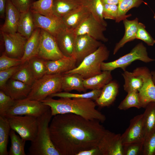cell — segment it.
<instances>
[{
  "label": "cell",
  "instance_id": "cell-19",
  "mask_svg": "<svg viewBox=\"0 0 155 155\" xmlns=\"http://www.w3.org/2000/svg\"><path fill=\"white\" fill-rule=\"evenodd\" d=\"M20 13L10 0H7L5 9V21L1 27V32L8 33L17 32Z\"/></svg>",
  "mask_w": 155,
  "mask_h": 155
},
{
  "label": "cell",
  "instance_id": "cell-29",
  "mask_svg": "<svg viewBox=\"0 0 155 155\" xmlns=\"http://www.w3.org/2000/svg\"><path fill=\"white\" fill-rule=\"evenodd\" d=\"M124 80L123 88L127 93L136 91L139 92L143 85L142 79L139 75L133 72H130L126 70L122 73Z\"/></svg>",
  "mask_w": 155,
  "mask_h": 155
},
{
  "label": "cell",
  "instance_id": "cell-2",
  "mask_svg": "<svg viewBox=\"0 0 155 155\" xmlns=\"http://www.w3.org/2000/svg\"><path fill=\"white\" fill-rule=\"evenodd\" d=\"M40 102L49 106L53 116L71 113L101 123L106 119L105 115L96 109V102L91 99L68 98L55 99L49 96Z\"/></svg>",
  "mask_w": 155,
  "mask_h": 155
},
{
  "label": "cell",
  "instance_id": "cell-23",
  "mask_svg": "<svg viewBox=\"0 0 155 155\" xmlns=\"http://www.w3.org/2000/svg\"><path fill=\"white\" fill-rule=\"evenodd\" d=\"M123 21L125 27V33L122 38L115 44L113 51L114 55L126 43L136 39V34L139 23L138 18H136L131 20L126 18Z\"/></svg>",
  "mask_w": 155,
  "mask_h": 155
},
{
  "label": "cell",
  "instance_id": "cell-35",
  "mask_svg": "<svg viewBox=\"0 0 155 155\" xmlns=\"http://www.w3.org/2000/svg\"><path fill=\"white\" fill-rule=\"evenodd\" d=\"M11 78L19 81L31 86L36 80L27 61L21 65L20 69Z\"/></svg>",
  "mask_w": 155,
  "mask_h": 155
},
{
  "label": "cell",
  "instance_id": "cell-44",
  "mask_svg": "<svg viewBox=\"0 0 155 155\" xmlns=\"http://www.w3.org/2000/svg\"><path fill=\"white\" fill-rule=\"evenodd\" d=\"M143 155H155V130L145 139Z\"/></svg>",
  "mask_w": 155,
  "mask_h": 155
},
{
  "label": "cell",
  "instance_id": "cell-3",
  "mask_svg": "<svg viewBox=\"0 0 155 155\" xmlns=\"http://www.w3.org/2000/svg\"><path fill=\"white\" fill-rule=\"evenodd\" d=\"M53 115L50 108L37 118L38 128L36 136L28 149L30 155H60L51 140L49 125Z\"/></svg>",
  "mask_w": 155,
  "mask_h": 155
},
{
  "label": "cell",
  "instance_id": "cell-10",
  "mask_svg": "<svg viewBox=\"0 0 155 155\" xmlns=\"http://www.w3.org/2000/svg\"><path fill=\"white\" fill-rule=\"evenodd\" d=\"M37 56L47 61L56 60L64 56L59 48L55 37L42 29Z\"/></svg>",
  "mask_w": 155,
  "mask_h": 155
},
{
  "label": "cell",
  "instance_id": "cell-8",
  "mask_svg": "<svg viewBox=\"0 0 155 155\" xmlns=\"http://www.w3.org/2000/svg\"><path fill=\"white\" fill-rule=\"evenodd\" d=\"M50 107L40 101L26 98L16 100L6 115H30L38 117L45 113Z\"/></svg>",
  "mask_w": 155,
  "mask_h": 155
},
{
  "label": "cell",
  "instance_id": "cell-39",
  "mask_svg": "<svg viewBox=\"0 0 155 155\" xmlns=\"http://www.w3.org/2000/svg\"><path fill=\"white\" fill-rule=\"evenodd\" d=\"M132 107L138 109L142 108L138 92H128L125 98L119 105L118 108L121 110H126Z\"/></svg>",
  "mask_w": 155,
  "mask_h": 155
},
{
  "label": "cell",
  "instance_id": "cell-15",
  "mask_svg": "<svg viewBox=\"0 0 155 155\" xmlns=\"http://www.w3.org/2000/svg\"><path fill=\"white\" fill-rule=\"evenodd\" d=\"M32 11L36 28L43 29L55 37L66 28L61 18L54 16H47Z\"/></svg>",
  "mask_w": 155,
  "mask_h": 155
},
{
  "label": "cell",
  "instance_id": "cell-33",
  "mask_svg": "<svg viewBox=\"0 0 155 155\" xmlns=\"http://www.w3.org/2000/svg\"><path fill=\"white\" fill-rule=\"evenodd\" d=\"M83 5L88 8L91 14L99 23L107 27V23L102 15L103 6L101 0H83Z\"/></svg>",
  "mask_w": 155,
  "mask_h": 155
},
{
  "label": "cell",
  "instance_id": "cell-5",
  "mask_svg": "<svg viewBox=\"0 0 155 155\" xmlns=\"http://www.w3.org/2000/svg\"><path fill=\"white\" fill-rule=\"evenodd\" d=\"M62 74H46L36 80L26 98L40 101L51 95L62 91Z\"/></svg>",
  "mask_w": 155,
  "mask_h": 155
},
{
  "label": "cell",
  "instance_id": "cell-45",
  "mask_svg": "<svg viewBox=\"0 0 155 155\" xmlns=\"http://www.w3.org/2000/svg\"><path fill=\"white\" fill-rule=\"evenodd\" d=\"M22 65L0 71V90H3L7 82L20 69Z\"/></svg>",
  "mask_w": 155,
  "mask_h": 155
},
{
  "label": "cell",
  "instance_id": "cell-22",
  "mask_svg": "<svg viewBox=\"0 0 155 155\" xmlns=\"http://www.w3.org/2000/svg\"><path fill=\"white\" fill-rule=\"evenodd\" d=\"M119 85L115 81L112 80L102 89L101 94L95 101L100 107L108 106L115 101L118 94Z\"/></svg>",
  "mask_w": 155,
  "mask_h": 155
},
{
  "label": "cell",
  "instance_id": "cell-13",
  "mask_svg": "<svg viewBox=\"0 0 155 155\" xmlns=\"http://www.w3.org/2000/svg\"><path fill=\"white\" fill-rule=\"evenodd\" d=\"M106 27L99 23L91 14L74 31L76 36L87 34L97 40L105 42L108 40L104 34Z\"/></svg>",
  "mask_w": 155,
  "mask_h": 155
},
{
  "label": "cell",
  "instance_id": "cell-34",
  "mask_svg": "<svg viewBox=\"0 0 155 155\" xmlns=\"http://www.w3.org/2000/svg\"><path fill=\"white\" fill-rule=\"evenodd\" d=\"M15 131L11 129L9 137L11 141V145L8 152L9 155H26L25 151V140L19 135H17Z\"/></svg>",
  "mask_w": 155,
  "mask_h": 155
},
{
  "label": "cell",
  "instance_id": "cell-26",
  "mask_svg": "<svg viewBox=\"0 0 155 155\" xmlns=\"http://www.w3.org/2000/svg\"><path fill=\"white\" fill-rule=\"evenodd\" d=\"M83 0H54L53 15L61 18L72 10L83 5Z\"/></svg>",
  "mask_w": 155,
  "mask_h": 155
},
{
  "label": "cell",
  "instance_id": "cell-50",
  "mask_svg": "<svg viewBox=\"0 0 155 155\" xmlns=\"http://www.w3.org/2000/svg\"><path fill=\"white\" fill-rule=\"evenodd\" d=\"M102 4L106 3L117 5L119 3V0H101Z\"/></svg>",
  "mask_w": 155,
  "mask_h": 155
},
{
  "label": "cell",
  "instance_id": "cell-31",
  "mask_svg": "<svg viewBox=\"0 0 155 155\" xmlns=\"http://www.w3.org/2000/svg\"><path fill=\"white\" fill-rule=\"evenodd\" d=\"M145 108L143 114L145 138L155 130V102H150Z\"/></svg>",
  "mask_w": 155,
  "mask_h": 155
},
{
  "label": "cell",
  "instance_id": "cell-42",
  "mask_svg": "<svg viewBox=\"0 0 155 155\" xmlns=\"http://www.w3.org/2000/svg\"><path fill=\"white\" fill-rule=\"evenodd\" d=\"M16 100L0 90V116L5 117L8 111L14 104Z\"/></svg>",
  "mask_w": 155,
  "mask_h": 155
},
{
  "label": "cell",
  "instance_id": "cell-40",
  "mask_svg": "<svg viewBox=\"0 0 155 155\" xmlns=\"http://www.w3.org/2000/svg\"><path fill=\"white\" fill-rule=\"evenodd\" d=\"M144 142H133L123 144V155H142Z\"/></svg>",
  "mask_w": 155,
  "mask_h": 155
},
{
  "label": "cell",
  "instance_id": "cell-30",
  "mask_svg": "<svg viewBox=\"0 0 155 155\" xmlns=\"http://www.w3.org/2000/svg\"><path fill=\"white\" fill-rule=\"evenodd\" d=\"M144 2L143 0H119L118 13L115 20L116 23H119L124 19L131 16L127 13L131 9L138 7Z\"/></svg>",
  "mask_w": 155,
  "mask_h": 155
},
{
  "label": "cell",
  "instance_id": "cell-48",
  "mask_svg": "<svg viewBox=\"0 0 155 155\" xmlns=\"http://www.w3.org/2000/svg\"><path fill=\"white\" fill-rule=\"evenodd\" d=\"M77 155H102L101 151L98 147L83 151Z\"/></svg>",
  "mask_w": 155,
  "mask_h": 155
},
{
  "label": "cell",
  "instance_id": "cell-27",
  "mask_svg": "<svg viewBox=\"0 0 155 155\" xmlns=\"http://www.w3.org/2000/svg\"><path fill=\"white\" fill-rule=\"evenodd\" d=\"M111 71H102L98 74L84 79V85L86 89H101L112 80Z\"/></svg>",
  "mask_w": 155,
  "mask_h": 155
},
{
  "label": "cell",
  "instance_id": "cell-20",
  "mask_svg": "<svg viewBox=\"0 0 155 155\" xmlns=\"http://www.w3.org/2000/svg\"><path fill=\"white\" fill-rule=\"evenodd\" d=\"M91 14L88 8L82 5L70 11L61 18L67 28L74 30Z\"/></svg>",
  "mask_w": 155,
  "mask_h": 155
},
{
  "label": "cell",
  "instance_id": "cell-24",
  "mask_svg": "<svg viewBox=\"0 0 155 155\" xmlns=\"http://www.w3.org/2000/svg\"><path fill=\"white\" fill-rule=\"evenodd\" d=\"M84 80L82 77L78 73L63 74L62 90L67 92L72 90H75L80 92H85L87 89L84 87Z\"/></svg>",
  "mask_w": 155,
  "mask_h": 155
},
{
  "label": "cell",
  "instance_id": "cell-41",
  "mask_svg": "<svg viewBox=\"0 0 155 155\" xmlns=\"http://www.w3.org/2000/svg\"><path fill=\"white\" fill-rule=\"evenodd\" d=\"M136 39L141 40L149 46H153L155 44V40L146 30L145 25L140 22L138 24Z\"/></svg>",
  "mask_w": 155,
  "mask_h": 155
},
{
  "label": "cell",
  "instance_id": "cell-32",
  "mask_svg": "<svg viewBox=\"0 0 155 155\" xmlns=\"http://www.w3.org/2000/svg\"><path fill=\"white\" fill-rule=\"evenodd\" d=\"M11 128L5 117L0 116V155H8L7 146Z\"/></svg>",
  "mask_w": 155,
  "mask_h": 155
},
{
  "label": "cell",
  "instance_id": "cell-38",
  "mask_svg": "<svg viewBox=\"0 0 155 155\" xmlns=\"http://www.w3.org/2000/svg\"><path fill=\"white\" fill-rule=\"evenodd\" d=\"M54 0H38L35 1L31 5L30 9L33 12L41 15L52 17Z\"/></svg>",
  "mask_w": 155,
  "mask_h": 155
},
{
  "label": "cell",
  "instance_id": "cell-14",
  "mask_svg": "<svg viewBox=\"0 0 155 155\" xmlns=\"http://www.w3.org/2000/svg\"><path fill=\"white\" fill-rule=\"evenodd\" d=\"M123 145L144 141L145 129L143 114L137 115L130 121L129 127L121 135Z\"/></svg>",
  "mask_w": 155,
  "mask_h": 155
},
{
  "label": "cell",
  "instance_id": "cell-28",
  "mask_svg": "<svg viewBox=\"0 0 155 155\" xmlns=\"http://www.w3.org/2000/svg\"><path fill=\"white\" fill-rule=\"evenodd\" d=\"M35 28L31 10L21 13L17 32L28 39Z\"/></svg>",
  "mask_w": 155,
  "mask_h": 155
},
{
  "label": "cell",
  "instance_id": "cell-16",
  "mask_svg": "<svg viewBox=\"0 0 155 155\" xmlns=\"http://www.w3.org/2000/svg\"><path fill=\"white\" fill-rule=\"evenodd\" d=\"M98 147L102 155H123L121 135L119 133L116 134L108 130Z\"/></svg>",
  "mask_w": 155,
  "mask_h": 155
},
{
  "label": "cell",
  "instance_id": "cell-37",
  "mask_svg": "<svg viewBox=\"0 0 155 155\" xmlns=\"http://www.w3.org/2000/svg\"><path fill=\"white\" fill-rule=\"evenodd\" d=\"M45 61V60L36 56L27 61L36 80L46 74Z\"/></svg>",
  "mask_w": 155,
  "mask_h": 155
},
{
  "label": "cell",
  "instance_id": "cell-18",
  "mask_svg": "<svg viewBox=\"0 0 155 155\" xmlns=\"http://www.w3.org/2000/svg\"><path fill=\"white\" fill-rule=\"evenodd\" d=\"M76 36L73 30L66 28L55 36L59 48L64 56H73Z\"/></svg>",
  "mask_w": 155,
  "mask_h": 155
},
{
  "label": "cell",
  "instance_id": "cell-6",
  "mask_svg": "<svg viewBox=\"0 0 155 155\" xmlns=\"http://www.w3.org/2000/svg\"><path fill=\"white\" fill-rule=\"evenodd\" d=\"M137 60L145 63L155 61V59L150 58L148 56L146 48L142 42L136 44L129 53L116 60L108 62H102L101 70L102 71H112L116 69L120 68L124 71L132 62Z\"/></svg>",
  "mask_w": 155,
  "mask_h": 155
},
{
  "label": "cell",
  "instance_id": "cell-49",
  "mask_svg": "<svg viewBox=\"0 0 155 155\" xmlns=\"http://www.w3.org/2000/svg\"><path fill=\"white\" fill-rule=\"evenodd\" d=\"M7 0H0V17L5 18V9L6 3Z\"/></svg>",
  "mask_w": 155,
  "mask_h": 155
},
{
  "label": "cell",
  "instance_id": "cell-21",
  "mask_svg": "<svg viewBox=\"0 0 155 155\" xmlns=\"http://www.w3.org/2000/svg\"><path fill=\"white\" fill-rule=\"evenodd\" d=\"M32 86L19 81L10 78L7 82L3 90L15 100L27 98L31 89Z\"/></svg>",
  "mask_w": 155,
  "mask_h": 155
},
{
  "label": "cell",
  "instance_id": "cell-11",
  "mask_svg": "<svg viewBox=\"0 0 155 155\" xmlns=\"http://www.w3.org/2000/svg\"><path fill=\"white\" fill-rule=\"evenodd\" d=\"M103 44L101 41L87 34L76 36L73 56L76 60L77 64L79 65L86 57L95 51Z\"/></svg>",
  "mask_w": 155,
  "mask_h": 155
},
{
  "label": "cell",
  "instance_id": "cell-36",
  "mask_svg": "<svg viewBox=\"0 0 155 155\" xmlns=\"http://www.w3.org/2000/svg\"><path fill=\"white\" fill-rule=\"evenodd\" d=\"M101 89H95L84 93L76 94L67 92H59L51 95L49 96L52 98H68L91 99L95 101L98 98L101 92Z\"/></svg>",
  "mask_w": 155,
  "mask_h": 155
},
{
  "label": "cell",
  "instance_id": "cell-17",
  "mask_svg": "<svg viewBox=\"0 0 155 155\" xmlns=\"http://www.w3.org/2000/svg\"><path fill=\"white\" fill-rule=\"evenodd\" d=\"M46 74H63L75 68L77 61L73 56L63 57L54 60H46Z\"/></svg>",
  "mask_w": 155,
  "mask_h": 155
},
{
  "label": "cell",
  "instance_id": "cell-9",
  "mask_svg": "<svg viewBox=\"0 0 155 155\" xmlns=\"http://www.w3.org/2000/svg\"><path fill=\"white\" fill-rule=\"evenodd\" d=\"M133 72L143 80V86L138 93L142 108H145L150 102H155V84L151 71L147 67L143 66L136 68Z\"/></svg>",
  "mask_w": 155,
  "mask_h": 155
},
{
  "label": "cell",
  "instance_id": "cell-43",
  "mask_svg": "<svg viewBox=\"0 0 155 155\" xmlns=\"http://www.w3.org/2000/svg\"><path fill=\"white\" fill-rule=\"evenodd\" d=\"M23 64L21 59L9 57L4 53L0 57V71L19 65Z\"/></svg>",
  "mask_w": 155,
  "mask_h": 155
},
{
  "label": "cell",
  "instance_id": "cell-12",
  "mask_svg": "<svg viewBox=\"0 0 155 155\" xmlns=\"http://www.w3.org/2000/svg\"><path fill=\"white\" fill-rule=\"evenodd\" d=\"M1 33L4 44V53L9 57L21 59L27 39L17 32L13 33L1 32Z\"/></svg>",
  "mask_w": 155,
  "mask_h": 155
},
{
  "label": "cell",
  "instance_id": "cell-1",
  "mask_svg": "<svg viewBox=\"0 0 155 155\" xmlns=\"http://www.w3.org/2000/svg\"><path fill=\"white\" fill-rule=\"evenodd\" d=\"M100 122L73 113L56 115L49 125L51 140L60 155H77L98 147L108 130Z\"/></svg>",
  "mask_w": 155,
  "mask_h": 155
},
{
  "label": "cell",
  "instance_id": "cell-47",
  "mask_svg": "<svg viewBox=\"0 0 155 155\" xmlns=\"http://www.w3.org/2000/svg\"><path fill=\"white\" fill-rule=\"evenodd\" d=\"M14 6L20 13L28 11L34 0H10Z\"/></svg>",
  "mask_w": 155,
  "mask_h": 155
},
{
  "label": "cell",
  "instance_id": "cell-46",
  "mask_svg": "<svg viewBox=\"0 0 155 155\" xmlns=\"http://www.w3.org/2000/svg\"><path fill=\"white\" fill-rule=\"evenodd\" d=\"M102 15L104 19L115 20L118 13L117 5L103 3Z\"/></svg>",
  "mask_w": 155,
  "mask_h": 155
},
{
  "label": "cell",
  "instance_id": "cell-51",
  "mask_svg": "<svg viewBox=\"0 0 155 155\" xmlns=\"http://www.w3.org/2000/svg\"><path fill=\"white\" fill-rule=\"evenodd\" d=\"M152 78L154 83L155 84V70L151 71Z\"/></svg>",
  "mask_w": 155,
  "mask_h": 155
},
{
  "label": "cell",
  "instance_id": "cell-7",
  "mask_svg": "<svg viewBox=\"0 0 155 155\" xmlns=\"http://www.w3.org/2000/svg\"><path fill=\"white\" fill-rule=\"evenodd\" d=\"M11 129L17 133L26 141H33L35 139L38 128L37 117L25 115H6Z\"/></svg>",
  "mask_w": 155,
  "mask_h": 155
},
{
  "label": "cell",
  "instance_id": "cell-25",
  "mask_svg": "<svg viewBox=\"0 0 155 155\" xmlns=\"http://www.w3.org/2000/svg\"><path fill=\"white\" fill-rule=\"evenodd\" d=\"M40 38V29L35 28L31 36L27 39L26 44L24 53L21 58L23 64L32 58L37 56Z\"/></svg>",
  "mask_w": 155,
  "mask_h": 155
},
{
  "label": "cell",
  "instance_id": "cell-4",
  "mask_svg": "<svg viewBox=\"0 0 155 155\" xmlns=\"http://www.w3.org/2000/svg\"><path fill=\"white\" fill-rule=\"evenodd\" d=\"M109 55V51L103 44L95 51L86 57L75 68L65 73H78L84 79L100 74L102 71L101 64L108 59Z\"/></svg>",
  "mask_w": 155,
  "mask_h": 155
}]
</instances>
